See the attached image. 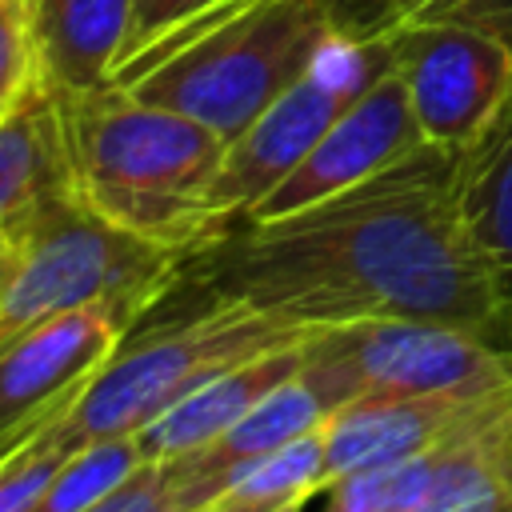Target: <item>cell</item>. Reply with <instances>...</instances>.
I'll use <instances>...</instances> for the list:
<instances>
[{"label":"cell","instance_id":"obj_1","mask_svg":"<svg viewBox=\"0 0 512 512\" xmlns=\"http://www.w3.org/2000/svg\"><path fill=\"white\" fill-rule=\"evenodd\" d=\"M184 268L304 328L432 320L512 344V276L468 228L460 152L432 144L300 212L240 220Z\"/></svg>","mask_w":512,"mask_h":512},{"label":"cell","instance_id":"obj_2","mask_svg":"<svg viewBox=\"0 0 512 512\" xmlns=\"http://www.w3.org/2000/svg\"><path fill=\"white\" fill-rule=\"evenodd\" d=\"M60 108L72 188L100 216L180 256L232 232L208 208V188L228 152L220 132L140 100L116 80L60 96Z\"/></svg>","mask_w":512,"mask_h":512},{"label":"cell","instance_id":"obj_3","mask_svg":"<svg viewBox=\"0 0 512 512\" xmlns=\"http://www.w3.org/2000/svg\"><path fill=\"white\" fill-rule=\"evenodd\" d=\"M184 260L112 224L64 184L0 228V348L80 308H112L132 328L176 288Z\"/></svg>","mask_w":512,"mask_h":512},{"label":"cell","instance_id":"obj_4","mask_svg":"<svg viewBox=\"0 0 512 512\" xmlns=\"http://www.w3.org/2000/svg\"><path fill=\"white\" fill-rule=\"evenodd\" d=\"M340 32H352L344 0H256L132 60L112 80L236 140Z\"/></svg>","mask_w":512,"mask_h":512},{"label":"cell","instance_id":"obj_5","mask_svg":"<svg viewBox=\"0 0 512 512\" xmlns=\"http://www.w3.org/2000/svg\"><path fill=\"white\" fill-rule=\"evenodd\" d=\"M312 332L320 328H304L244 300L208 292V308L196 316L160 324L140 340H120V348L96 368V376L68 408L72 432L80 444L104 436H136L204 380L252 356L296 348Z\"/></svg>","mask_w":512,"mask_h":512},{"label":"cell","instance_id":"obj_6","mask_svg":"<svg viewBox=\"0 0 512 512\" xmlns=\"http://www.w3.org/2000/svg\"><path fill=\"white\" fill-rule=\"evenodd\" d=\"M300 376L328 412L364 396H500L512 344L432 320H356L312 332Z\"/></svg>","mask_w":512,"mask_h":512},{"label":"cell","instance_id":"obj_7","mask_svg":"<svg viewBox=\"0 0 512 512\" xmlns=\"http://www.w3.org/2000/svg\"><path fill=\"white\" fill-rule=\"evenodd\" d=\"M384 32H340L316 56V64L284 88L236 140H228L224 164L208 188V208L220 224L236 228L328 132V124L388 72Z\"/></svg>","mask_w":512,"mask_h":512},{"label":"cell","instance_id":"obj_8","mask_svg":"<svg viewBox=\"0 0 512 512\" xmlns=\"http://www.w3.org/2000/svg\"><path fill=\"white\" fill-rule=\"evenodd\" d=\"M424 144L468 152L512 100V48L448 20H396L380 28Z\"/></svg>","mask_w":512,"mask_h":512},{"label":"cell","instance_id":"obj_9","mask_svg":"<svg viewBox=\"0 0 512 512\" xmlns=\"http://www.w3.org/2000/svg\"><path fill=\"white\" fill-rule=\"evenodd\" d=\"M420 144H424V136L416 128L408 88L396 76V68L388 64V72L376 84H368L328 124V132L312 144V152L244 220H276V216L300 212L316 200H328V196L392 168Z\"/></svg>","mask_w":512,"mask_h":512},{"label":"cell","instance_id":"obj_10","mask_svg":"<svg viewBox=\"0 0 512 512\" xmlns=\"http://www.w3.org/2000/svg\"><path fill=\"white\" fill-rule=\"evenodd\" d=\"M128 324L112 308L52 316L0 348V452L68 404L120 348Z\"/></svg>","mask_w":512,"mask_h":512},{"label":"cell","instance_id":"obj_11","mask_svg":"<svg viewBox=\"0 0 512 512\" xmlns=\"http://www.w3.org/2000/svg\"><path fill=\"white\" fill-rule=\"evenodd\" d=\"M512 420V392L500 396H364L324 420V472L336 476L444 448L460 436Z\"/></svg>","mask_w":512,"mask_h":512},{"label":"cell","instance_id":"obj_12","mask_svg":"<svg viewBox=\"0 0 512 512\" xmlns=\"http://www.w3.org/2000/svg\"><path fill=\"white\" fill-rule=\"evenodd\" d=\"M132 12L136 0H28L40 80L60 96L112 84Z\"/></svg>","mask_w":512,"mask_h":512},{"label":"cell","instance_id":"obj_13","mask_svg":"<svg viewBox=\"0 0 512 512\" xmlns=\"http://www.w3.org/2000/svg\"><path fill=\"white\" fill-rule=\"evenodd\" d=\"M328 416L332 412L324 408V400L316 396V388L296 372L292 380H284L280 388H272L268 396H260L220 436H212L196 452H184V456L164 460L168 472H172V480H176L180 508L192 512V508L208 504L224 472H232L236 464H248L256 456H264V452H276L280 444H288V440L320 428Z\"/></svg>","mask_w":512,"mask_h":512},{"label":"cell","instance_id":"obj_14","mask_svg":"<svg viewBox=\"0 0 512 512\" xmlns=\"http://www.w3.org/2000/svg\"><path fill=\"white\" fill-rule=\"evenodd\" d=\"M304 344L252 356V360H244V364H236V368L204 380L200 388H192L184 400H176L168 412H160L152 424H144L136 432V440L144 448V460H172V456L196 452L200 444H208L212 436H220L260 396H268L272 388H280L284 380H292L300 372Z\"/></svg>","mask_w":512,"mask_h":512},{"label":"cell","instance_id":"obj_15","mask_svg":"<svg viewBox=\"0 0 512 512\" xmlns=\"http://www.w3.org/2000/svg\"><path fill=\"white\" fill-rule=\"evenodd\" d=\"M64 184H72L64 108L40 80L0 120V228Z\"/></svg>","mask_w":512,"mask_h":512},{"label":"cell","instance_id":"obj_16","mask_svg":"<svg viewBox=\"0 0 512 512\" xmlns=\"http://www.w3.org/2000/svg\"><path fill=\"white\" fill-rule=\"evenodd\" d=\"M412 512H512V420L444 444Z\"/></svg>","mask_w":512,"mask_h":512},{"label":"cell","instance_id":"obj_17","mask_svg":"<svg viewBox=\"0 0 512 512\" xmlns=\"http://www.w3.org/2000/svg\"><path fill=\"white\" fill-rule=\"evenodd\" d=\"M460 204L480 248L512 276V100L488 136L460 152Z\"/></svg>","mask_w":512,"mask_h":512},{"label":"cell","instance_id":"obj_18","mask_svg":"<svg viewBox=\"0 0 512 512\" xmlns=\"http://www.w3.org/2000/svg\"><path fill=\"white\" fill-rule=\"evenodd\" d=\"M324 488H328V472H324V424H320V428L280 444L276 452H264V456L224 472L212 500L228 496V500H240L252 508H276L288 500H312Z\"/></svg>","mask_w":512,"mask_h":512},{"label":"cell","instance_id":"obj_19","mask_svg":"<svg viewBox=\"0 0 512 512\" xmlns=\"http://www.w3.org/2000/svg\"><path fill=\"white\" fill-rule=\"evenodd\" d=\"M144 464V448L136 436H104L72 452L60 472L48 480L32 512H88L112 488H120Z\"/></svg>","mask_w":512,"mask_h":512},{"label":"cell","instance_id":"obj_20","mask_svg":"<svg viewBox=\"0 0 512 512\" xmlns=\"http://www.w3.org/2000/svg\"><path fill=\"white\" fill-rule=\"evenodd\" d=\"M76 396L60 404L52 416H44L32 432H24L12 448L0 452V512H32V504L40 500L48 480L60 472V464L84 448L68 420V408L76 404Z\"/></svg>","mask_w":512,"mask_h":512},{"label":"cell","instance_id":"obj_21","mask_svg":"<svg viewBox=\"0 0 512 512\" xmlns=\"http://www.w3.org/2000/svg\"><path fill=\"white\" fill-rule=\"evenodd\" d=\"M436 456H440V448L336 476L328 484L324 512H412L420 504L424 488L432 484Z\"/></svg>","mask_w":512,"mask_h":512},{"label":"cell","instance_id":"obj_22","mask_svg":"<svg viewBox=\"0 0 512 512\" xmlns=\"http://www.w3.org/2000/svg\"><path fill=\"white\" fill-rule=\"evenodd\" d=\"M396 20H448L488 32L512 48V0H372V32ZM356 28L364 32V0H356Z\"/></svg>","mask_w":512,"mask_h":512},{"label":"cell","instance_id":"obj_23","mask_svg":"<svg viewBox=\"0 0 512 512\" xmlns=\"http://www.w3.org/2000/svg\"><path fill=\"white\" fill-rule=\"evenodd\" d=\"M40 84L28 0H0V120Z\"/></svg>","mask_w":512,"mask_h":512},{"label":"cell","instance_id":"obj_24","mask_svg":"<svg viewBox=\"0 0 512 512\" xmlns=\"http://www.w3.org/2000/svg\"><path fill=\"white\" fill-rule=\"evenodd\" d=\"M88 512H184L176 496V480L164 460H144L120 488H112Z\"/></svg>","mask_w":512,"mask_h":512},{"label":"cell","instance_id":"obj_25","mask_svg":"<svg viewBox=\"0 0 512 512\" xmlns=\"http://www.w3.org/2000/svg\"><path fill=\"white\" fill-rule=\"evenodd\" d=\"M204 4L212 0H136V12H132V32H128V48H124V60H136L144 48H152L160 36H168L176 24H184L192 12H200ZM116 68V72H120Z\"/></svg>","mask_w":512,"mask_h":512},{"label":"cell","instance_id":"obj_26","mask_svg":"<svg viewBox=\"0 0 512 512\" xmlns=\"http://www.w3.org/2000/svg\"><path fill=\"white\" fill-rule=\"evenodd\" d=\"M248 4H256V0H212V4H204L200 12H192V16L184 20V24H176V28L168 32V36H160V40H156L152 48H144L140 56H152V52H160V48H168V44H176V40H184L188 32H196V28H204V24H212V20H224V16H236V12H240V8H248ZM140 56H136V60H140ZM128 64H132V60H128ZM128 64H124V68H128Z\"/></svg>","mask_w":512,"mask_h":512},{"label":"cell","instance_id":"obj_27","mask_svg":"<svg viewBox=\"0 0 512 512\" xmlns=\"http://www.w3.org/2000/svg\"><path fill=\"white\" fill-rule=\"evenodd\" d=\"M192 512H268V508H252V504H240V500L216 496V500H208V504H200V508H192Z\"/></svg>","mask_w":512,"mask_h":512},{"label":"cell","instance_id":"obj_28","mask_svg":"<svg viewBox=\"0 0 512 512\" xmlns=\"http://www.w3.org/2000/svg\"><path fill=\"white\" fill-rule=\"evenodd\" d=\"M304 504H308V500H288V504H276V508H268V512H304Z\"/></svg>","mask_w":512,"mask_h":512}]
</instances>
